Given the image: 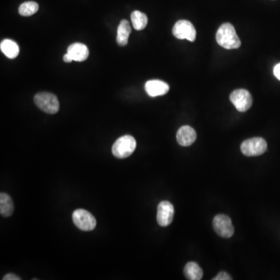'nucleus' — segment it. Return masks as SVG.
Returning a JSON list of instances; mask_svg holds the SVG:
<instances>
[{"label": "nucleus", "mask_w": 280, "mask_h": 280, "mask_svg": "<svg viewBox=\"0 0 280 280\" xmlns=\"http://www.w3.org/2000/svg\"><path fill=\"white\" fill-rule=\"evenodd\" d=\"M216 38L219 45L226 49H237L241 45L234 26L230 23H225L219 28Z\"/></svg>", "instance_id": "nucleus-1"}, {"label": "nucleus", "mask_w": 280, "mask_h": 280, "mask_svg": "<svg viewBox=\"0 0 280 280\" xmlns=\"http://www.w3.org/2000/svg\"><path fill=\"white\" fill-rule=\"evenodd\" d=\"M136 148V141L132 135L120 137L113 144L112 154L118 159H124L132 155Z\"/></svg>", "instance_id": "nucleus-2"}, {"label": "nucleus", "mask_w": 280, "mask_h": 280, "mask_svg": "<svg viewBox=\"0 0 280 280\" xmlns=\"http://www.w3.org/2000/svg\"><path fill=\"white\" fill-rule=\"evenodd\" d=\"M34 100L37 107L47 114L54 115L59 110V101L55 94L48 92L38 93Z\"/></svg>", "instance_id": "nucleus-3"}, {"label": "nucleus", "mask_w": 280, "mask_h": 280, "mask_svg": "<svg viewBox=\"0 0 280 280\" xmlns=\"http://www.w3.org/2000/svg\"><path fill=\"white\" fill-rule=\"evenodd\" d=\"M241 152L247 157H256L266 151L267 143L261 137L245 140L241 146Z\"/></svg>", "instance_id": "nucleus-4"}, {"label": "nucleus", "mask_w": 280, "mask_h": 280, "mask_svg": "<svg viewBox=\"0 0 280 280\" xmlns=\"http://www.w3.org/2000/svg\"><path fill=\"white\" fill-rule=\"evenodd\" d=\"M73 221L79 229L84 231H91L97 226L95 217L87 210L78 208L73 214Z\"/></svg>", "instance_id": "nucleus-5"}, {"label": "nucleus", "mask_w": 280, "mask_h": 280, "mask_svg": "<svg viewBox=\"0 0 280 280\" xmlns=\"http://www.w3.org/2000/svg\"><path fill=\"white\" fill-rule=\"evenodd\" d=\"M230 100L240 112H245L249 110L253 103L249 91L244 89L236 90L231 93Z\"/></svg>", "instance_id": "nucleus-6"}, {"label": "nucleus", "mask_w": 280, "mask_h": 280, "mask_svg": "<svg viewBox=\"0 0 280 280\" xmlns=\"http://www.w3.org/2000/svg\"><path fill=\"white\" fill-rule=\"evenodd\" d=\"M173 34L178 39H187L191 42L195 41L196 38V31L193 24L185 20L178 21L174 24L172 31Z\"/></svg>", "instance_id": "nucleus-7"}, {"label": "nucleus", "mask_w": 280, "mask_h": 280, "mask_svg": "<svg viewBox=\"0 0 280 280\" xmlns=\"http://www.w3.org/2000/svg\"><path fill=\"white\" fill-rule=\"evenodd\" d=\"M214 231L222 238H230L234 235V227L231 218L224 214L216 216L214 219Z\"/></svg>", "instance_id": "nucleus-8"}, {"label": "nucleus", "mask_w": 280, "mask_h": 280, "mask_svg": "<svg viewBox=\"0 0 280 280\" xmlns=\"http://www.w3.org/2000/svg\"><path fill=\"white\" fill-rule=\"evenodd\" d=\"M174 208L168 201H163L157 207V221L161 227H168L174 219Z\"/></svg>", "instance_id": "nucleus-9"}, {"label": "nucleus", "mask_w": 280, "mask_h": 280, "mask_svg": "<svg viewBox=\"0 0 280 280\" xmlns=\"http://www.w3.org/2000/svg\"><path fill=\"white\" fill-rule=\"evenodd\" d=\"M146 92L152 98L163 96L168 94L170 87L167 83L159 80H153V81H147L145 84Z\"/></svg>", "instance_id": "nucleus-10"}, {"label": "nucleus", "mask_w": 280, "mask_h": 280, "mask_svg": "<svg viewBox=\"0 0 280 280\" xmlns=\"http://www.w3.org/2000/svg\"><path fill=\"white\" fill-rule=\"evenodd\" d=\"M176 137L179 145L182 147H189L195 143L197 134L193 128L185 125L178 129Z\"/></svg>", "instance_id": "nucleus-11"}, {"label": "nucleus", "mask_w": 280, "mask_h": 280, "mask_svg": "<svg viewBox=\"0 0 280 280\" xmlns=\"http://www.w3.org/2000/svg\"><path fill=\"white\" fill-rule=\"evenodd\" d=\"M67 53L69 54L74 61L76 62H84L89 56V49L84 44L74 43L67 50Z\"/></svg>", "instance_id": "nucleus-12"}, {"label": "nucleus", "mask_w": 280, "mask_h": 280, "mask_svg": "<svg viewBox=\"0 0 280 280\" xmlns=\"http://www.w3.org/2000/svg\"><path fill=\"white\" fill-rule=\"evenodd\" d=\"M130 33H131V27L129 22L126 20H122L120 22L117 31L116 41L119 46H125L128 44Z\"/></svg>", "instance_id": "nucleus-13"}, {"label": "nucleus", "mask_w": 280, "mask_h": 280, "mask_svg": "<svg viewBox=\"0 0 280 280\" xmlns=\"http://www.w3.org/2000/svg\"><path fill=\"white\" fill-rule=\"evenodd\" d=\"M0 48L3 53L9 58H15L19 55V46L15 41L11 39H5L1 42Z\"/></svg>", "instance_id": "nucleus-14"}, {"label": "nucleus", "mask_w": 280, "mask_h": 280, "mask_svg": "<svg viewBox=\"0 0 280 280\" xmlns=\"http://www.w3.org/2000/svg\"><path fill=\"white\" fill-rule=\"evenodd\" d=\"M14 205L12 198L4 192L0 194V214L3 217H11L14 213Z\"/></svg>", "instance_id": "nucleus-15"}, {"label": "nucleus", "mask_w": 280, "mask_h": 280, "mask_svg": "<svg viewBox=\"0 0 280 280\" xmlns=\"http://www.w3.org/2000/svg\"><path fill=\"white\" fill-rule=\"evenodd\" d=\"M184 273L187 279L200 280L203 276V271L198 264L190 261L184 268Z\"/></svg>", "instance_id": "nucleus-16"}, {"label": "nucleus", "mask_w": 280, "mask_h": 280, "mask_svg": "<svg viewBox=\"0 0 280 280\" xmlns=\"http://www.w3.org/2000/svg\"><path fill=\"white\" fill-rule=\"evenodd\" d=\"M131 21H132L133 28L136 31H142L147 27L148 24V18L147 15L140 11H135L131 14Z\"/></svg>", "instance_id": "nucleus-17"}, {"label": "nucleus", "mask_w": 280, "mask_h": 280, "mask_svg": "<svg viewBox=\"0 0 280 280\" xmlns=\"http://www.w3.org/2000/svg\"><path fill=\"white\" fill-rule=\"evenodd\" d=\"M39 9V6L37 3L29 1V2H25L20 6L19 12L20 15L23 17H30V16L34 15L36 14Z\"/></svg>", "instance_id": "nucleus-18"}, {"label": "nucleus", "mask_w": 280, "mask_h": 280, "mask_svg": "<svg viewBox=\"0 0 280 280\" xmlns=\"http://www.w3.org/2000/svg\"><path fill=\"white\" fill-rule=\"evenodd\" d=\"M214 280H231L232 279L230 275L225 272H221L215 277V278H213Z\"/></svg>", "instance_id": "nucleus-19"}, {"label": "nucleus", "mask_w": 280, "mask_h": 280, "mask_svg": "<svg viewBox=\"0 0 280 280\" xmlns=\"http://www.w3.org/2000/svg\"><path fill=\"white\" fill-rule=\"evenodd\" d=\"M4 280H21V277L17 276L15 274L9 273L6 275L3 278Z\"/></svg>", "instance_id": "nucleus-20"}, {"label": "nucleus", "mask_w": 280, "mask_h": 280, "mask_svg": "<svg viewBox=\"0 0 280 280\" xmlns=\"http://www.w3.org/2000/svg\"><path fill=\"white\" fill-rule=\"evenodd\" d=\"M273 74L275 77L278 79V81H280V63L277 64L274 67Z\"/></svg>", "instance_id": "nucleus-21"}, {"label": "nucleus", "mask_w": 280, "mask_h": 280, "mask_svg": "<svg viewBox=\"0 0 280 280\" xmlns=\"http://www.w3.org/2000/svg\"><path fill=\"white\" fill-rule=\"evenodd\" d=\"M63 61L67 63H69V62H72L74 61L72 57L70 56L69 54L66 53L63 56Z\"/></svg>", "instance_id": "nucleus-22"}]
</instances>
